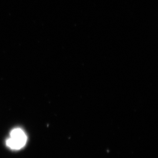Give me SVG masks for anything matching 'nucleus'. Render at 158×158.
<instances>
[{
  "mask_svg": "<svg viewBox=\"0 0 158 158\" xmlns=\"http://www.w3.org/2000/svg\"><path fill=\"white\" fill-rule=\"evenodd\" d=\"M27 142V136L24 130L17 127L11 130L6 144L11 150L19 151L25 146Z\"/></svg>",
  "mask_w": 158,
  "mask_h": 158,
  "instance_id": "1",
  "label": "nucleus"
}]
</instances>
